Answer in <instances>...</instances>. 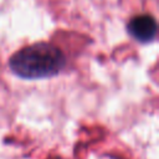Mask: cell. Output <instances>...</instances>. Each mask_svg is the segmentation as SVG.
<instances>
[{
	"mask_svg": "<svg viewBox=\"0 0 159 159\" xmlns=\"http://www.w3.org/2000/svg\"><path fill=\"white\" fill-rule=\"evenodd\" d=\"M157 21L152 15L142 14L132 17L127 25L128 34L140 43H150L157 37Z\"/></svg>",
	"mask_w": 159,
	"mask_h": 159,
	"instance_id": "obj_2",
	"label": "cell"
},
{
	"mask_svg": "<svg viewBox=\"0 0 159 159\" xmlns=\"http://www.w3.org/2000/svg\"><path fill=\"white\" fill-rule=\"evenodd\" d=\"M65 65L63 52L48 42H36L22 47L9 60L11 72L24 80H43L57 76Z\"/></svg>",
	"mask_w": 159,
	"mask_h": 159,
	"instance_id": "obj_1",
	"label": "cell"
}]
</instances>
